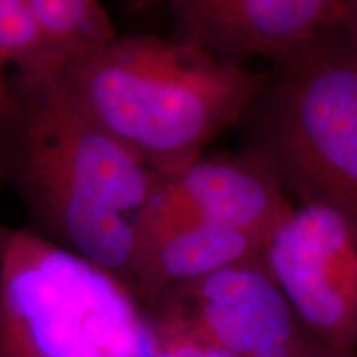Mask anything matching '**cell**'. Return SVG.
I'll list each match as a JSON object with an SVG mask.
<instances>
[{"label":"cell","mask_w":357,"mask_h":357,"mask_svg":"<svg viewBox=\"0 0 357 357\" xmlns=\"http://www.w3.org/2000/svg\"><path fill=\"white\" fill-rule=\"evenodd\" d=\"M160 357H236L230 352L215 349V347L200 346V344H185V342H177V344H167L155 349Z\"/></svg>","instance_id":"7c38bea8"},{"label":"cell","mask_w":357,"mask_h":357,"mask_svg":"<svg viewBox=\"0 0 357 357\" xmlns=\"http://www.w3.org/2000/svg\"><path fill=\"white\" fill-rule=\"evenodd\" d=\"M266 242L261 235L213 223L141 213L129 287L149 303L182 283L261 258Z\"/></svg>","instance_id":"9c48e42d"},{"label":"cell","mask_w":357,"mask_h":357,"mask_svg":"<svg viewBox=\"0 0 357 357\" xmlns=\"http://www.w3.org/2000/svg\"><path fill=\"white\" fill-rule=\"evenodd\" d=\"M329 35L276 60L265 153L305 200L357 222V56Z\"/></svg>","instance_id":"277c9868"},{"label":"cell","mask_w":357,"mask_h":357,"mask_svg":"<svg viewBox=\"0 0 357 357\" xmlns=\"http://www.w3.org/2000/svg\"><path fill=\"white\" fill-rule=\"evenodd\" d=\"M48 68L71 60L116 37L100 0H26Z\"/></svg>","instance_id":"30bf717a"},{"label":"cell","mask_w":357,"mask_h":357,"mask_svg":"<svg viewBox=\"0 0 357 357\" xmlns=\"http://www.w3.org/2000/svg\"><path fill=\"white\" fill-rule=\"evenodd\" d=\"M291 211L268 154L240 153L200 155L164 177L142 213L189 218L270 238Z\"/></svg>","instance_id":"52a82bcc"},{"label":"cell","mask_w":357,"mask_h":357,"mask_svg":"<svg viewBox=\"0 0 357 357\" xmlns=\"http://www.w3.org/2000/svg\"><path fill=\"white\" fill-rule=\"evenodd\" d=\"M126 2L128 6H131L134 8H141V7H149L158 2H164V0H126Z\"/></svg>","instance_id":"5bb4252c"},{"label":"cell","mask_w":357,"mask_h":357,"mask_svg":"<svg viewBox=\"0 0 357 357\" xmlns=\"http://www.w3.org/2000/svg\"><path fill=\"white\" fill-rule=\"evenodd\" d=\"M337 32L342 35V45L357 56V0H344V12Z\"/></svg>","instance_id":"4fadbf2b"},{"label":"cell","mask_w":357,"mask_h":357,"mask_svg":"<svg viewBox=\"0 0 357 357\" xmlns=\"http://www.w3.org/2000/svg\"><path fill=\"white\" fill-rule=\"evenodd\" d=\"M61 75L83 109L162 177L200 158L265 89L242 63L190 40L153 35H116Z\"/></svg>","instance_id":"7a4b0ae2"},{"label":"cell","mask_w":357,"mask_h":357,"mask_svg":"<svg viewBox=\"0 0 357 357\" xmlns=\"http://www.w3.org/2000/svg\"><path fill=\"white\" fill-rule=\"evenodd\" d=\"M12 84L3 184L40 235L129 284L137 218L164 177L83 109L61 68L17 70Z\"/></svg>","instance_id":"6da1fadb"},{"label":"cell","mask_w":357,"mask_h":357,"mask_svg":"<svg viewBox=\"0 0 357 357\" xmlns=\"http://www.w3.org/2000/svg\"><path fill=\"white\" fill-rule=\"evenodd\" d=\"M131 291L37 231L0 223V310L42 357H158Z\"/></svg>","instance_id":"3957f363"},{"label":"cell","mask_w":357,"mask_h":357,"mask_svg":"<svg viewBox=\"0 0 357 357\" xmlns=\"http://www.w3.org/2000/svg\"><path fill=\"white\" fill-rule=\"evenodd\" d=\"M0 357H42L29 344L17 324L2 310H0Z\"/></svg>","instance_id":"8fae6325"},{"label":"cell","mask_w":357,"mask_h":357,"mask_svg":"<svg viewBox=\"0 0 357 357\" xmlns=\"http://www.w3.org/2000/svg\"><path fill=\"white\" fill-rule=\"evenodd\" d=\"M149 305L146 324L155 349L185 342L236 357L334 354L300 323L263 257L178 284Z\"/></svg>","instance_id":"5b68a950"},{"label":"cell","mask_w":357,"mask_h":357,"mask_svg":"<svg viewBox=\"0 0 357 357\" xmlns=\"http://www.w3.org/2000/svg\"><path fill=\"white\" fill-rule=\"evenodd\" d=\"M263 261L316 341L357 357V222L336 207L305 200L268 238Z\"/></svg>","instance_id":"8992f818"},{"label":"cell","mask_w":357,"mask_h":357,"mask_svg":"<svg viewBox=\"0 0 357 357\" xmlns=\"http://www.w3.org/2000/svg\"><path fill=\"white\" fill-rule=\"evenodd\" d=\"M178 38L242 63L248 56L276 61L337 32L344 0H164Z\"/></svg>","instance_id":"ba28073f"}]
</instances>
